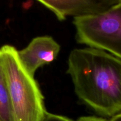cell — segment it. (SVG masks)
<instances>
[{"mask_svg":"<svg viewBox=\"0 0 121 121\" xmlns=\"http://www.w3.org/2000/svg\"><path fill=\"white\" fill-rule=\"evenodd\" d=\"M67 73L79 99L96 113L111 118L121 113V59L96 48H76Z\"/></svg>","mask_w":121,"mask_h":121,"instance_id":"cell-1","label":"cell"},{"mask_svg":"<svg viewBox=\"0 0 121 121\" xmlns=\"http://www.w3.org/2000/svg\"><path fill=\"white\" fill-rule=\"evenodd\" d=\"M10 45L0 48V65L7 81L16 121H42L47 112L44 98L34 76L21 63Z\"/></svg>","mask_w":121,"mask_h":121,"instance_id":"cell-2","label":"cell"},{"mask_svg":"<svg viewBox=\"0 0 121 121\" xmlns=\"http://www.w3.org/2000/svg\"><path fill=\"white\" fill-rule=\"evenodd\" d=\"M73 24L79 43L121 59V4L102 13L74 18Z\"/></svg>","mask_w":121,"mask_h":121,"instance_id":"cell-3","label":"cell"},{"mask_svg":"<svg viewBox=\"0 0 121 121\" xmlns=\"http://www.w3.org/2000/svg\"><path fill=\"white\" fill-rule=\"evenodd\" d=\"M53 12L60 21L102 13L118 3V0H37Z\"/></svg>","mask_w":121,"mask_h":121,"instance_id":"cell-4","label":"cell"},{"mask_svg":"<svg viewBox=\"0 0 121 121\" xmlns=\"http://www.w3.org/2000/svg\"><path fill=\"white\" fill-rule=\"evenodd\" d=\"M60 50V45L52 37L40 36L33 39L26 48L17 53L24 67L34 76L37 69L54 61Z\"/></svg>","mask_w":121,"mask_h":121,"instance_id":"cell-5","label":"cell"},{"mask_svg":"<svg viewBox=\"0 0 121 121\" xmlns=\"http://www.w3.org/2000/svg\"><path fill=\"white\" fill-rule=\"evenodd\" d=\"M0 121H16L7 81L0 65Z\"/></svg>","mask_w":121,"mask_h":121,"instance_id":"cell-6","label":"cell"},{"mask_svg":"<svg viewBox=\"0 0 121 121\" xmlns=\"http://www.w3.org/2000/svg\"><path fill=\"white\" fill-rule=\"evenodd\" d=\"M42 121H73L72 119L63 117V116L53 114L46 112Z\"/></svg>","mask_w":121,"mask_h":121,"instance_id":"cell-7","label":"cell"},{"mask_svg":"<svg viewBox=\"0 0 121 121\" xmlns=\"http://www.w3.org/2000/svg\"><path fill=\"white\" fill-rule=\"evenodd\" d=\"M77 121H111L106 118H99L96 117H82L78 119Z\"/></svg>","mask_w":121,"mask_h":121,"instance_id":"cell-8","label":"cell"},{"mask_svg":"<svg viewBox=\"0 0 121 121\" xmlns=\"http://www.w3.org/2000/svg\"><path fill=\"white\" fill-rule=\"evenodd\" d=\"M110 120L111 121H121V112L113 116L110 119Z\"/></svg>","mask_w":121,"mask_h":121,"instance_id":"cell-9","label":"cell"},{"mask_svg":"<svg viewBox=\"0 0 121 121\" xmlns=\"http://www.w3.org/2000/svg\"><path fill=\"white\" fill-rule=\"evenodd\" d=\"M118 3L121 4V0H118Z\"/></svg>","mask_w":121,"mask_h":121,"instance_id":"cell-10","label":"cell"}]
</instances>
